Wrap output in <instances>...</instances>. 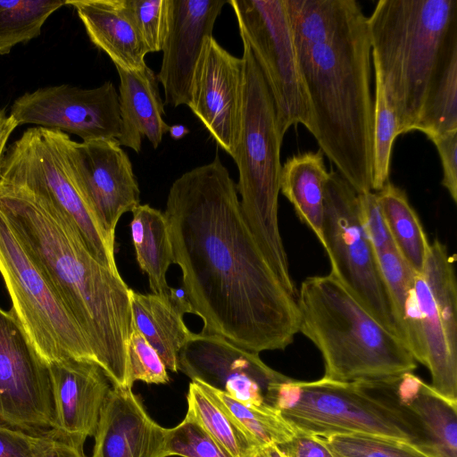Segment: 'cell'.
I'll return each mask as SVG.
<instances>
[{"mask_svg": "<svg viewBox=\"0 0 457 457\" xmlns=\"http://www.w3.org/2000/svg\"><path fill=\"white\" fill-rule=\"evenodd\" d=\"M328 176L324 154L320 149L288 158L281 167L279 181L280 192L292 204L299 220L315 234L323 248L325 187Z\"/></svg>", "mask_w": 457, "mask_h": 457, "instance_id": "cell-24", "label": "cell"}, {"mask_svg": "<svg viewBox=\"0 0 457 457\" xmlns=\"http://www.w3.org/2000/svg\"><path fill=\"white\" fill-rule=\"evenodd\" d=\"M18 127L15 120L7 115L5 110H0V170L4 156L5 145L12 131Z\"/></svg>", "mask_w": 457, "mask_h": 457, "instance_id": "cell-41", "label": "cell"}, {"mask_svg": "<svg viewBox=\"0 0 457 457\" xmlns=\"http://www.w3.org/2000/svg\"><path fill=\"white\" fill-rule=\"evenodd\" d=\"M0 212L87 338L112 386L132 387L129 287L26 193L0 184Z\"/></svg>", "mask_w": 457, "mask_h": 457, "instance_id": "cell-3", "label": "cell"}, {"mask_svg": "<svg viewBox=\"0 0 457 457\" xmlns=\"http://www.w3.org/2000/svg\"><path fill=\"white\" fill-rule=\"evenodd\" d=\"M128 361L132 386L136 381L147 384H166L170 381L161 357L135 326L128 344Z\"/></svg>", "mask_w": 457, "mask_h": 457, "instance_id": "cell-35", "label": "cell"}, {"mask_svg": "<svg viewBox=\"0 0 457 457\" xmlns=\"http://www.w3.org/2000/svg\"><path fill=\"white\" fill-rule=\"evenodd\" d=\"M244 61L206 37L197 62L187 106L217 145L234 155L241 128Z\"/></svg>", "mask_w": 457, "mask_h": 457, "instance_id": "cell-16", "label": "cell"}, {"mask_svg": "<svg viewBox=\"0 0 457 457\" xmlns=\"http://www.w3.org/2000/svg\"><path fill=\"white\" fill-rule=\"evenodd\" d=\"M186 417L196 421L231 457H253L261 447L233 418L194 381L187 395Z\"/></svg>", "mask_w": 457, "mask_h": 457, "instance_id": "cell-28", "label": "cell"}, {"mask_svg": "<svg viewBox=\"0 0 457 457\" xmlns=\"http://www.w3.org/2000/svg\"><path fill=\"white\" fill-rule=\"evenodd\" d=\"M358 204L361 225L370 239L376 254L391 248H395L377 194L372 191L358 194Z\"/></svg>", "mask_w": 457, "mask_h": 457, "instance_id": "cell-36", "label": "cell"}, {"mask_svg": "<svg viewBox=\"0 0 457 457\" xmlns=\"http://www.w3.org/2000/svg\"><path fill=\"white\" fill-rule=\"evenodd\" d=\"M48 364L13 310L0 308V423L31 433L54 428Z\"/></svg>", "mask_w": 457, "mask_h": 457, "instance_id": "cell-12", "label": "cell"}, {"mask_svg": "<svg viewBox=\"0 0 457 457\" xmlns=\"http://www.w3.org/2000/svg\"><path fill=\"white\" fill-rule=\"evenodd\" d=\"M116 70L120 78V145L139 153L146 137L157 148L170 126L163 120L164 102L156 74L147 65L136 71Z\"/></svg>", "mask_w": 457, "mask_h": 457, "instance_id": "cell-20", "label": "cell"}, {"mask_svg": "<svg viewBox=\"0 0 457 457\" xmlns=\"http://www.w3.org/2000/svg\"><path fill=\"white\" fill-rule=\"evenodd\" d=\"M231 457L196 421L187 417L167 428L166 457Z\"/></svg>", "mask_w": 457, "mask_h": 457, "instance_id": "cell-34", "label": "cell"}, {"mask_svg": "<svg viewBox=\"0 0 457 457\" xmlns=\"http://www.w3.org/2000/svg\"><path fill=\"white\" fill-rule=\"evenodd\" d=\"M149 53L160 52L169 29L170 0H121Z\"/></svg>", "mask_w": 457, "mask_h": 457, "instance_id": "cell-33", "label": "cell"}, {"mask_svg": "<svg viewBox=\"0 0 457 457\" xmlns=\"http://www.w3.org/2000/svg\"><path fill=\"white\" fill-rule=\"evenodd\" d=\"M376 194L397 252L414 273L421 274L430 243L405 191L389 181Z\"/></svg>", "mask_w": 457, "mask_h": 457, "instance_id": "cell-27", "label": "cell"}, {"mask_svg": "<svg viewBox=\"0 0 457 457\" xmlns=\"http://www.w3.org/2000/svg\"><path fill=\"white\" fill-rule=\"evenodd\" d=\"M173 263L203 334L260 353L299 333L296 298L281 285L242 213L237 186L216 154L171 185L163 212Z\"/></svg>", "mask_w": 457, "mask_h": 457, "instance_id": "cell-1", "label": "cell"}, {"mask_svg": "<svg viewBox=\"0 0 457 457\" xmlns=\"http://www.w3.org/2000/svg\"><path fill=\"white\" fill-rule=\"evenodd\" d=\"M400 134H403L400 121L375 76L372 190L378 191L389 182L392 147Z\"/></svg>", "mask_w": 457, "mask_h": 457, "instance_id": "cell-31", "label": "cell"}, {"mask_svg": "<svg viewBox=\"0 0 457 457\" xmlns=\"http://www.w3.org/2000/svg\"><path fill=\"white\" fill-rule=\"evenodd\" d=\"M436 145L443 168L442 185L457 203V130L428 137Z\"/></svg>", "mask_w": 457, "mask_h": 457, "instance_id": "cell-37", "label": "cell"}, {"mask_svg": "<svg viewBox=\"0 0 457 457\" xmlns=\"http://www.w3.org/2000/svg\"><path fill=\"white\" fill-rule=\"evenodd\" d=\"M253 457H285L279 448L275 445L261 446Z\"/></svg>", "mask_w": 457, "mask_h": 457, "instance_id": "cell-42", "label": "cell"}, {"mask_svg": "<svg viewBox=\"0 0 457 457\" xmlns=\"http://www.w3.org/2000/svg\"><path fill=\"white\" fill-rule=\"evenodd\" d=\"M131 212L129 226L137 262L147 275L152 293L167 294L170 287L166 275L173 258L164 213L149 204H138Z\"/></svg>", "mask_w": 457, "mask_h": 457, "instance_id": "cell-26", "label": "cell"}, {"mask_svg": "<svg viewBox=\"0 0 457 457\" xmlns=\"http://www.w3.org/2000/svg\"><path fill=\"white\" fill-rule=\"evenodd\" d=\"M62 148L71 180L89 212L114 245L120 218L140 202L128 154L118 139L76 142L63 132Z\"/></svg>", "mask_w": 457, "mask_h": 457, "instance_id": "cell-13", "label": "cell"}, {"mask_svg": "<svg viewBox=\"0 0 457 457\" xmlns=\"http://www.w3.org/2000/svg\"><path fill=\"white\" fill-rule=\"evenodd\" d=\"M244 61L240 134L232 156L238 170L237 191L244 219L259 248L285 289L295 298L297 288L278 227L282 135L269 86L247 42Z\"/></svg>", "mask_w": 457, "mask_h": 457, "instance_id": "cell-6", "label": "cell"}, {"mask_svg": "<svg viewBox=\"0 0 457 457\" xmlns=\"http://www.w3.org/2000/svg\"><path fill=\"white\" fill-rule=\"evenodd\" d=\"M178 370L248 405H269L270 389L287 376L265 364L259 353L216 334L192 333L178 354Z\"/></svg>", "mask_w": 457, "mask_h": 457, "instance_id": "cell-15", "label": "cell"}, {"mask_svg": "<svg viewBox=\"0 0 457 457\" xmlns=\"http://www.w3.org/2000/svg\"><path fill=\"white\" fill-rule=\"evenodd\" d=\"M66 4L76 10L91 42L115 67L136 71L146 65L149 52L121 0H67Z\"/></svg>", "mask_w": 457, "mask_h": 457, "instance_id": "cell-21", "label": "cell"}, {"mask_svg": "<svg viewBox=\"0 0 457 457\" xmlns=\"http://www.w3.org/2000/svg\"><path fill=\"white\" fill-rule=\"evenodd\" d=\"M41 434L0 423V457H38Z\"/></svg>", "mask_w": 457, "mask_h": 457, "instance_id": "cell-38", "label": "cell"}, {"mask_svg": "<svg viewBox=\"0 0 457 457\" xmlns=\"http://www.w3.org/2000/svg\"><path fill=\"white\" fill-rule=\"evenodd\" d=\"M10 115L18 126L35 124L65 131L84 142L118 139L121 130L119 94L111 81L94 88L40 87L18 97Z\"/></svg>", "mask_w": 457, "mask_h": 457, "instance_id": "cell-14", "label": "cell"}, {"mask_svg": "<svg viewBox=\"0 0 457 457\" xmlns=\"http://www.w3.org/2000/svg\"><path fill=\"white\" fill-rule=\"evenodd\" d=\"M67 0H0V54L37 37L47 18Z\"/></svg>", "mask_w": 457, "mask_h": 457, "instance_id": "cell-30", "label": "cell"}, {"mask_svg": "<svg viewBox=\"0 0 457 457\" xmlns=\"http://www.w3.org/2000/svg\"><path fill=\"white\" fill-rule=\"evenodd\" d=\"M38 457H87L79 447L58 436L53 429L41 434Z\"/></svg>", "mask_w": 457, "mask_h": 457, "instance_id": "cell-40", "label": "cell"}, {"mask_svg": "<svg viewBox=\"0 0 457 457\" xmlns=\"http://www.w3.org/2000/svg\"><path fill=\"white\" fill-rule=\"evenodd\" d=\"M54 406V431L76 446L94 436L112 384L96 363L66 358L48 363Z\"/></svg>", "mask_w": 457, "mask_h": 457, "instance_id": "cell-18", "label": "cell"}, {"mask_svg": "<svg viewBox=\"0 0 457 457\" xmlns=\"http://www.w3.org/2000/svg\"><path fill=\"white\" fill-rule=\"evenodd\" d=\"M62 134L43 127L26 129L4 154L0 184L29 195L76 237L97 262L120 273L114 245L102 231L71 180Z\"/></svg>", "mask_w": 457, "mask_h": 457, "instance_id": "cell-8", "label": "cell"}, {"mask_svg": "<svg viewBox=\"0 0 457 457\" xmlns=\"http://www.w3.org/2000/svg\"><path fill=\"white\" fill-rule=\"evenodd\" d=\"M396 378L339 382L287 377L272 386L267 403L297 431L319 436H382L408 443L425 454L423 431L415 415L400 401Z\"/></svg>", "mask_w": 457, "mask_h": 457, "instance_id": "cell-7", "label": "cell"}, {"mask_svg": "<svg viewBox=\"0 0 457 457\" xmlns=\"http://www.w3.org/2000/svg\"><path fill=\"white\" fill-rule=\"evenodd\" d=\"M320 437L334 457H428L408 443L382 436L336 434Z\"/></svg>", "mask_w": 457, "mask_h": 457, "instance_id": "cell-32", "label": "cell"}, {"mask_svg": "<svg viewBox=\"0 0 457 457\" xmlns=\"http://www.w3.org/2000/svg\"><path fill=\"white\" fill-rule=\"evenodd\" d=\"M299 332L319 349L323 378L386 380L412 372L417 361L331 272L306 278L296 297Z\"/></svg>", "mask_w": 457, "mask_h": 457, "instance_id": "cell-5", "label": "cell"}, {"mask_svg": "<svg viewBox=\"0 0 457 457\" xmlns=\"http://www.w3.org/2000/svg\"><path fill=\"white\" fill-rule=\"evenodd\" d=\"M395 390L421 427L425 454L457 457V402L444 397L412 372L396 378Z\"/></svg>", "mask_w": 457, "mask_h": 457, "instance_id": "cell-23", "label": "cell"}, {"mask_svg": "<svg viewBox=\"0 0 457 457\" xmlns=\"http://www.w3.org/2000/svg\"><path fill=\"white\" fill-rule=\"evenodd\" d=\"M244 38L269 86L284 136L291 126L310 127L303 81L286 0H228Z\"/></svg>", "mask_w": 457, "mask_h": 457, "instance_id": "cell-11", "label": "cell"}, {"mask_svg": "<svg viewBox=\"0 0 457 457\" xmlns=\"http://www.w3.org/2000/svg\"><path fill=\"white\" fill-rule=\"evenodd\" d=\"M94 437L92 457H166L167 428L148 415L132 387L112 386Z\"/></svg>", "mask_w": 457, "mask_h": 457, "instance_id": "cell-19", "label": "cell"}, {"mask_svg": "<svg viewBox=\"0 0 457 457\" xmlns=\"http://www.w3.org/2000/svg\"><path fill=\"white\" fill-rule=\"evenodd\" d=\"M310 104L308 130L357 194L372 191L368 17L355 0H286Z\"/></svg>", "mask_w": 457, "mask_h": 457, "instance_id": "cell-2", "label": "cell"}, {"mask_svg": "<svg viewBox=\"0 0 457 457\" xmlns=\"http://www.w3.org/2000/svg\"><path fill=\"white\" fill-rule=\"evenodd\" d=\"M322 233L330 272L378 322L399 337L377 254L361 225L358 194L334 170L329 171L325 187Z\"/></svg>", "mask_w": 457, "mask_h": 457, "instance_id": "cell-10", "label": "cell"}, {"mask_svg": "<svg viewBox=\"0 0 457 457\" xmlns=\"http://www.w3.org/2000/svg\"><path fill=\"white\" fill-rule=\"evenodd\" d=\"M277 446L285 457H334L320 436L297 430L290 440Z\"/></svg>", "mask_w": 457, "mask_h": 457, "instance_id": "cell-39", "label": "cell"}, {"mask_svg": "<svg viewBox=\"0 0 457 457\" xmlns=\"http://www.w3.org/2000/svg\"><path fill=\"white\" fill-rule=\"evenodd\" d=\"M379 269L391 303L399 337L416 361L425 366L426 350L421 317L414 288L415 273L395 248L377 254Z\"/></svg>", "mask_w": 457, "mask_h": 457, "instance_id": "cell-25", "label": "cell"}, {"mask_svg": "<svg viewBox=\"0 0 457 457\" xmlns=\"http://www.w3.org/2000/svg\"><path fill=\"white\" fill-rule=\"evenodd\" d=\"M169 133L173 139H179L188 133V129L183 125L170 126Z\"/></svg>", "mask_w": 457, "mask_h": 457, "instance_id": "cell-43", "label": "cell"}, {"mask_svg": "<svg viewBox=\"0 0 457 457\" xmlns=\"http://www.w3.org/2000/svg\"><path fill=\"white\" fill-rule=\"evenodd\" d=\"M0 272L12 299V309L47 364L66 358L96 363L81 329L27 253L1 212Z\"/></svg>", "mask_w": 457, "mask_h": 457, "instance_id": "cell-9", "label": "cell"}, {"mask_svg": "<svg viewBox=\"0 0 457 457\" xmlns=\"http://www.w3.org/2000/svg\"><path fill=\"white\" fill-rule=\"evenodd\" d=\"M368 24L375 76L403 132L421 131L457 69V0H379Z\"/></svg>", "mask_w": 457, "mask_h": 457, "instance_id": "cell-4", "label": "cell"}, {"mask_svg": "<svg viewBox=\"0 0 457 457\" xmlns=\"http://www.w3.org/2000/svg\"><path fill=\"white\" fill-rule=\"evenodd\" d=\"M135 328L157 352L167 370L178 372V354L190 338L184 315L190 308L174 288L167 294H142L129 288Z\"/></svg>", "mask_w": 457, "mask_h": 457, "instance_id": "cell-22", "label": "cell"}, {"mask_svg": "<svg viewBox=\"0 0 457 457\" xmlns=\"http://www.w3.org/2000/svg\"><path fill=\"white\" fill-rule=\"evenodd\" d=\"M228 0H170L169 29L157 79L164 104L187 105L193 75L204 41Z\"/></svg>", "mask_w": 457, "mask_h": 457, "instance_id": "cell-17", "label": "cell"}, {"mask_svg": "<svg viewBox=\"0 0 457 457\" xmlns=\"http://www.w3.org/2000/svg\"><path fill=\"white\" fill-rule=\"evenodd\" d=\"M194 382L249 433L260 446L278 445L290 440L296 433V429L270 405L245 404L200 381Z\"/></svg>", "mask_w": 457, "mask_h": 457, "instance_id": "cell-29", "label": "cell"}]
</instances>
